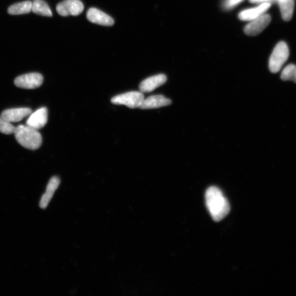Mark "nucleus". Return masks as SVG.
Segmentation results:
<instances>
[{
    "mask_svg": "<svg viewBox=\"0 0 296 296\" xmlns=\"http://www.w3.org/2000/svg\"><path fill=\"white\" fill-rule=\"evenodd\" d=\"M206 204L213 220L221 221L229 213V203L222 191L216 186H211L205 194Z\"/></svg>",
    "mask_w": 296,
    "mask_h": 296,
    "instance_id": "1",
    "label": "nucleus"
},
{
    "mask_svg": "<svg viewBox=\"0 0 296 296\" xmlns=\"http://www.w3.org/2000/svg\"><path fill=\"white\" fill-rule=\"evenodd\" d=\"M14 134L18 143L27 149L36 150L42 144L40 132L28 125H19L16 127Z\"/></svg>",
    "mask_w": 296,
    "mask_h": 296,
    "instance_id": "2",
    "label": "nucleus"
},
{
    "mask_svg": "<svg viewBox=\"0 0 296 296\" xmlns=\"http://www.w3.org/2000/svg\"><path fill=\"white\" fill-rule=\"evenodd\" d=\"M289 56V50L285 42H280L274 48L270 57L269 68L273 73L279 72L282 66L286 62Z\"/></svg>",
    "mask_w": 296,
    "mask_h": 296,
    "instance_id": "3",
    "label": "nucleus"
},
{
    "mask_svg": "<svg viewBox=\"0 0 296 296\" xmlns=\"http://www.w3.org/2000/svg\"><path fill=\"white\" fill-rule=\"evenodd\" d=\"M144 100L143 93L140 91H132L116 95L112 98L111 102L114 105H124L134 109L140 108Z\"/></svg>",
    "mask_w": 296,
    "mask_h": 296,
    "instance_id": "4",
    "label": "nucleus"
},
{
    "mask_svg": "<svg viewBox=\"0 0 296 296\" xmlns=\"http://www.w3.org/2000/svg\"><path fill=\"white\" fill-rule=\"evenodd\" d=\"M84 6L80 0H64L57 6L56 10L62 16H76L80 15Z\"/></svg>",
    "mask_w": 296,
    "mask_h": 296,
    "instance_id": "5",
    "label": "nucleus"
},
{
    "mask_svg": "<svg viewBox=\"0 0 296 296\" xmlns=\"http://www.w3.org/2000/svg\"><path fill=\"white\" fill-rule=\"evenodd\" d=\"M43 78L41 74L32 73L17 77L15 80V85L24 89H35L42 84Z\"/></svg>",
    "mask_w": 296,
    "mask_h": 296,
    "instance_id": "6",
    "label": "nucleus"
},
{
    "mask_svg": "<svg viewBox=\"0 0 296 296\" xmlns=\"http://www.w3.org/2000/svg\"><path fill=\"white\" fill-rule=\"evenodd\" d=\"M271 17L264 14L252 21L244 28V33L249 36H256L260 34L265 30L271 22Z\"/></svg>",
    "mask_w": 296,
    "mask_h": 296,
    "instance_id": "7",
    "label": "nucleus"
},
{
    "mask_svg": "<svg viewBox=\"0 0 296 296\" xmlns=\"http://www.w3.org/2000/svg\"><path fill=\"white\" fill-rule=\"evenodd\" d=\"M48 121V110L46 108L38 109L31 113L26 122L27 125L38 130L41 129L47 124Z\"/></svg>",
    "mask_w": 296,
    "mask_h": 296,
    "instance_id": "8",
    "label": "nucleus"
},
{
    "mask_svg": "<svg viewBox=\"0 0 296 296\" xmlns=\"http://www.w3.org/2000/svg\"><path fill=\"white\" fill-rule=\"evenodd\" d=\"M87 18L89 22L104 26H112L114 24V19L111 16L95 8L88 10Z\"/></svg>",
    "mask_w": 296,
    "mask_h": 296,
    "instance_id": "9",
    "label": "nucleus"
},
{
    "mask_svg": "<svg viewBox=\"0 0 296 296\" xmlns=\"http://www.w3.org/2000/svg\"><path fill=\"white\" fill-rule=\"evenodd\" d=\"M167 77L164 74H159L148 78L140 83L139 90L142 93H149L164 84Z\"/></svg>",
    "mask_w": 296,
    "mask_h": 296,
    "instance_id": "10",
    "label": "nucleus"
},
{
    "mask_svg": "<svg viewBox=\"0 0 296 296\" xmlns=\"http://www.w3.org/2000/svg\"><path fill=\"white\" fill-rule=\"evenodd\" d=\"M31 113V109L29 108L9 109L2 113V117L11 123L21 121Z\"/></svg>",
    "mask_w": 296,
    "mask_h": 296,
    "instance_id": "11",
    "label": "nucleus"
},
{
    "mask_svg": "<svg viewBox=\"0 0 296 296\" xmlns=\"http://www.w3.org/2000/svg\"><path fill=\"white\" fill-rule=\"evenodd\" d=\"M270 6L271 5L269 3H264L257 8L241 11L238 17L241 21H252L265 14Z\"/></svg>",
    "mask_w": 296,
    "mask_h": 296,
    "instance_id": "12",
    "label": "nucleus"
},
{
    "mask_svg": "<svg viewBox=\"0 0 296 296\" xmlns=\"http://www.w3.org/2000/svg\"><path fill=\"white\" fill-rule=\"evenodd\" d=\"M171 101L162 95H155L144 98L140 108L142 109H156L169 106Z\"/></svg>",
    "mask_w": 296,
    "mask_h": 296,
    "instance_id": "13",
    "label": "nucleus"
},
{
    "mask_svg": "<svg viewBox=\"0 0 296 296\" xmlns=\"http://www.w3.org/2000/svg\"><path fill=\"white\" fill-rule=\"evenodd\" d=\"M61 183L60 179L56 176L51 178L47 184L46 192L41 198L40 203V207L42 209H46L52 199L54 192L59 188Z\"/></svg>",
    "mask_w": 296,
    "mask_h": 296,
    "instance_id": "14",
    "label": "nucleus"
},
{
    "mask_svg": "<svg viewBox=\"0 0 296 296\" xmlns=\"http://www.w3.org/2000/svg\"><path fill=\"white\" fill-rule=\"evenodd\" d=\"M282 18L285 21H290L293 14V0H278Z\"/></svg>",
    "mask_w": 296,
    "mask_h": 296,
    "instance_id": "15",
    "label": "nucleus"
},
{
    "mask_svg": "<svg viewBox=\"0 0 296 296\" xmlns=\"http://www.w3.org/2000/svg\"><path fill=\"white\" fill-rule=\"evenodd\" d=\"M31 11L34 14L42 16L52 17L53 13L49 6L43 0H34L32 2Z\"/></svg>",
    "mask_w": 296,
    "mask_h": 296,
    "instance_id": "16",
    "label": "nucleus"
},
{
    "mask_svg": "<svg viewBox=\"0 0 296 296\" xmlns=\"http://www.w3.org/2000/svg\"><path fill=\"white\" fill-rule=\"evenodd\" d=\"M32 2L26 1L14 4L8 9V13L11 15H19L29 14L31 12Z\"/></svg>",
    "mask_w": 296,
    "mask_h": 296,
    "instance_id": "17",
    "label": "nucleus"
},
{
    "mask_svg": "<svg viewBox=\"0 0 296 296\" xmlns=\"http://www.w3.org/2000/svg\"><path fill=\"white\" fill-rule=\"evenodd\" d=\"M281 78L282 80H291L296 83V66L289 64L283 70Z\"/></svg>",
    "mask_w": 296,
    "mask_h": 296,
    "instance_id": "18",
    "label": "nucleus"
},
{
    "mask_svg": "<svg viewBox=\"0 0 296 296\" xmlns=\"http://www.w3.org/2000/svg\"><path fill=\"white\" fill-rule=\"evenodd\" d=\"M16 127L0 116V132L6 134H14Z\"/></svg>",
    "mask_w": 296,
    "mask_h": 296,
    "instance_id": "19",
    "label": "nucleus"
},
{
    "mask_svg": "<svg viewBox=\"0 0 296 296\" xmlns=\"http://www.w3.org/2000/svg\"><path fill=\"white\" fill-rule=\"evenodd\" d=\"M243 0H226L224 3V8L230 10L235 7L238 4L241 3Z\"/></svg>",
    "mask_w": 296,
    "mask_h": 296,
    "instance_id": "20",
    "label": "nucleus"
},
{
    "mask_svg": "<svg viewBox=\"0 0 296 296\" xmlns=\"http://www.w3.org/2000/svg\"><path fill=\"white\" fill-rule=\"evenodd\" d=\"M270 1V0H250V2L252 3H265Z\"/></svg>",
    "mask_w": 296,
    "mask_h": 296,
    "instance_id": "21",
    "label": "nucleus"
}]
</instances>
